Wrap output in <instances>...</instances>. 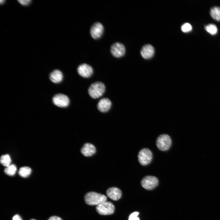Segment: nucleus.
Listing matches in <instances>:
<instances>
[{"label": "nucleus", "instance_id": "obj_25", "mask_svg": "<svg viewBox=\"0 0 220 220\" xmlns=\"http://www.w3.org/2000/svg\"><path fill=\"white\" fill-rule=\"evenodd\" d=\"M12 220H22L20 216L18 215H14L12 218Z\"/></svg>", "mask_w": 220, "mask_h": 220}, {"label": "nucleus", "instance_id": "obj_19", "mask_svg": "<svg viewBox=\"0 0 220 220\" xmlns=\"http://www.w3.org/2000/svg\"><path fill=\"white\" fill-rule=\"evenodd\" d=\"M204 28L207 32L212 35H215L217 32V28L216 25L214 24H208L205 26Z\"/></svg>", "mask_w": 220, "mask_h": 220}, {"label": "nucleus", "instance_id": "obj_4", "mask_svg": "<svg viewBox=\"0 0 220 220\" xmlns=\"http://www.w3.org/2000/svg\"><path fill=\"white\" fill-rule=\"evenodd\" d=\"M96 210L98 213L100 215H109L114 213L115 207L111 202L106 201L97 205Z\"/></svg>", "mask_w": 220, "mask_h": 220}, {"label": "nucleus", "instance_id": "obj_13", "mask_svg": "<svg viewBox=\"0 0 220 220\" xmlns=\"http://www.w3.org/2000/svg\"><path fill=\"white\" fill-rule=\"evenodd\" d=\"M96 149L95 146L89 143H86L81 148V152L82 154L86 156H90L96 152Z\"/></svg>", "mask_w": 220, "mask_h": 220}, {"label": "nucleus", "instance_id": "obj_24", "mask_svg": "<svg viewBox=\"0 0 220 220\" xmlns=\"http://www.w3.org/2000/svg\"><path fill=\"white\" fill-rule=\"evenodd\" d=\"M48 220H62L60 217L57 216H53L51 217Z\"/></svg>", "mask_w": 220, "mask_h": 220}, {"label": "nucleus", "instance_id": "obj_27", "mask_svg": "<svg viewBox=\"0 0 220 220\" xmlns=\"http://www.w3.org/2000/svg\"><path fill=\"white\" fill-rule=\"evenodd\" d=\"M35 220V219H31V220Z\"/></svg>", "mask_w": 220, "mask_h": 220}, {"label": "nucleus", "instance_id": "obj_18", "mask_svg": "<svg viewBox=\"0 0 220 220\" xmlns=\"http://www.w3.org/2000/svg\"><path fill=\"white\" fill-rule=\"evenodd\" d=\"M16 170V166L14 164H12L6 167L4 170V172L7 175L12 176L15 174Z\"/></svg>", "mask_w": 220, "mask_h": 220}, {"label": "nucleus", "instance_id": "obj_9", "mask_svg": "<svg viewBox=\"0 0 220 220\" xmlns=\"http://www.w3.org/2000/svg\"><path fill=\"white\" fill-rule=\"evenodd\" d=\"M104 31V27L100 22L94 24L90 29V32L92 37L94 39L99 38L102 35Z\"/></svg>", "mask_w": 220, "mask_h": 220}, {"label": "nucleus", "instance_id": "obj_3", "mask_svg": "<svg viewBox=\"0 0 220 220\" xmlns=\"http://www.w3.org/2000/svg\"><path fill=\"white\" fill-rule=\"evenodd\" d=\"M171 143V139L168 135L162 134L160 135L157 138L156 145L160 150L166 151L170 148Z\"/></svg>", "mask_w": 220, "mask_h": 220}, {"label": "nucleus", "instance_id": "obj_22", "mask_svg": "<svg viewBox=\"0 0 220 220\" xmlns=\"http://www.w3.org/2000/svg\"><path fill=\"white\" fill-rule=\"evenodd\" d=\"M139 214L138 212H134L131 213L129 215L128 220H140L139 218L138 217Z\"/></svg>", "mask_w": 220, "mask_h": 220}, {"label": "nucleus", "instance_id": "obj_21", "mask_svg": "<svg viewBox=\"0 0 220 220\" xmlns=\"http://www.w3.org/2000/svg\"><path fill=\"white\" fill-rule=\"evenodd\" d=\"M182 31L184 32L190 31L192 29V27L189 23H186L183 24L181 28Z\"/></svg>", "mask_w": 220, "mask_h": 220}, {"label": "nucleus", "instance_id": "obj_26", "mask_svg": "<svg viewBox=\"0 0 220 220\" xmlns=\"http://www.w3.org/2000/svg\"><path fill=\"white\" fill-rule=\"evenodd\" d=\"M4 1H5L4 0H0V1L1 3H3Z\"/></svg>", "mask_w": 220, "mask_h": 220}, {"label": "nucleus", "instance_id": "obj_2", "mask_svg": "<svg viewBox=\"0 0 220 220\" xmlns=\"http://www.w3.org/2000/svg\"><path fill=\"white\" fill-rule=\"evenodd\" d=\"M105 90V86L102 82H97L92 84L89 87L88 92L92 98H98L103 94Z\"/></svg>", "mask_w": 220, "mask_h": 220}, {"label": "nucleus", "instance_id": "obj_6", "mask_svg": "<svg viewBox=\"0 0 220 220\" xmlns=\"http://www.w3.org/2000/svg\"><path fill=\"white\" fill-rule=\"evenodd\" d=\"M158 180L156 177L152 176H147L142 180L141 184L144 189L151 190L155 188L158 185Z\"/></svg>", "mask_w": 220, "mask_h": 220}, {"label": "nucleus", "instance_id": "obj_17", "mask_svg": "<svg viewBox=\"0 0 220 220\" xmlns=\"http://www.w3.org/2000/svg\"><path fill=\"white\" fill-rule=\"evenodd\" d=\"M31 170L28 167H21L18 172L19 175L23 178H27L31 174Z\"/></svg>", "mask_w": 220, "mask_h": 220}, {"label": "nucleus", "instance_id": "obj_8", "mask_svg": "<svg viewBox=\"0 0 220 220\" xmlns=\"http://www.w3.org/2000/svg\"><path fill=\"white\" fill-rule=\"evenodd\" d=\"M111 52L115 57H120L123 56L125 52V47L121 43L118 42L113 44L111 47Z\"/></svg>", "mask_w": 220, "mask_h": 220}, {"label": "nucleus", "instance_id": "obj_10", "mask_svg": "<svg viewBox=\"0 0 220 220\" xmlns=\"http://www.w3.org/2000/svg\"><path fill=\"white\" fill-rule=\"evenodd\" d=\"M77 71L80 75L84 78L90 77L92 75L93 71L92 68L86 64L80 65L77 68Z\"/></svg>", "mask_w": 220, "mask_h": 220}, {"label": "nucleus", "instance_id": "obj_14", "mask_svg": "<svg viewBox=\"0 0 220 220\" xmlns=\"http://www.w3.org/2000/svg\"><path fill=\"white\" fill-rule=\"evenodd\" d=\"M108 196L112 200H117L122 196V192L119 188L116 187L109 188L107 191Z\"/></svg>", "mask_w": 220, "mask_h": 220}, {"label": "nucleus", "instance_id": "obj_11", "mask_svg": "<svg viewBox=\"0 0 220 220\" xmlns=\"http://www.w3.org/2000/svg\"><path fill=\"white\" fill-rule=\"evenodd\" d=\"M111 105L112 103L109 99L104 98L99 101L97 105V108L100 112H105L109 110Z\"/></svg>", "mask_w": 220, "mask_h": 220}, {"label": "nucleus", "instance_id": "obj_12", "mask_svg": "<svg viewBox=\"0 0 220 220\" xmlns=\"http://www.w3.org/2000/svg\"><path fill=\"white\" fill-rule=\"evenodd\" d=\"M154 52L153 47L150 44H147L142 47L141 51V54L143 58L149 59L153 56Z\"/></svg>", "mask_w": 220, "mask_h": 220}, {"label": "nucleus", "instance_id": "obj_1", "mask_svg": "<svg viewBox=\"0 0 220 220\" xmlns=\"http://www.w3.org/2000/svg\"><path fill=\"white\" fill-rule=\"evenodd\" d=\"M86 203L90 205H97L101 203L106 201L107 197L104 195L95 192L87 193L84 197Z\"/></svg>", "mask_w": 220, "mask_h": 220}, {"label": "nucleus", "instance_id": "obj_5", "mask_svg": "<svg viewBox=\"0 0 220 220\" xmlns=\"http://www.w3.org/2000/svg\"><path fill=\"white\" fill-rule=\"evenodd\" d=\"M152 157V152L147 148H143L141 149L138 155L139 162L143 166L149 164L151 161Z\"/></svg>", "mask_w": 220, "mask_h": 220}, {"label": "nucleus", "instance_id": "obj_23", "mask_svg": "<svg viewBox=\"0 0 220 220\" xmlns=\"http://www.w3.org/2000/svg\"><path fill=\"white\" fill-rule=\"evenodd\" d=\"M21 5H28L31 1V0H19L18 1Z\"/></svg>", "mask_w": 220, "mask_h": 220}, {"label": "nucleus", "instance_id": "obj_15", "mask_svg": "<svg viewBox=\"0 0 220 220\" xmlns=\"http://www.w3.org/2000/svg\"><path fill=\"white\" fill-rule=\"evenodd\" d=\"M50 80L54 83L61 82L63 79V75L61 71L56 69L53 71L50 74Z\"/></svg>", "mask_w": 220, "mask_h": 220}, {"label": "nucleus", "instance_id": "obj_20", "mask_svg": "<svg viewBox=\"0 0 220 220\" xmlns=\"http://www.w3.org/2000/svg\"><path fill=\"white\" fill-rule=\"evenodd\" d=\"M11 159L9 155H4L1 156L0 162L3 166L7 167L11 164Z\"/></svg>", "mask_w": 220, "mask_h": 220}, {"label": "nucleus", "instance_id": "obj_16", "mask_svg": "<svg viewBox=\"0 0 220 220\" xmlns=\"http://www.w3.org/2000/svg\"><path fill=\"white\" fill-rule=\"evenodd\" d=\"M210 14L212 17L217 21H220V7L214 6L210 10Z\"/></svg>", "mask_w": 220, "mask_h": 220}, {"label": "nucleus", "instance_id": "obj_7", "mask_svg": "<svg viewBox=\"0 0 220 220\" xmlns=\"http://www.w3.org/2000/svg\"><path fill=\"white\" fill-rule=\"evenodd\" d=\"M52 101L56 105L60 107H67L69 103L68 97L66 95L61 94H57L54 96Z\"/></svg>", "mask_w": 220, "mask_h": 220}]
</instances>
